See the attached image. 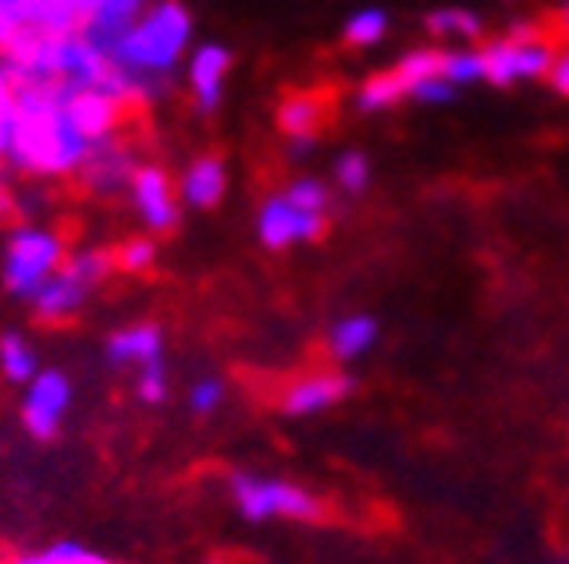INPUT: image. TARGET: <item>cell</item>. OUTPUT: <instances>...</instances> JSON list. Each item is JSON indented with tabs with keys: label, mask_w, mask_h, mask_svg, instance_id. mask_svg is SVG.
I'll use <instances>...</instances> for the list:
<instances>
[{
	"label": "cell",
	"mask_w": 569,
	"mask_h": 564,
	"mask_svg": "<svg viewBox=\"0 0 569 564\" xmlns=\"http://www.w3.org/2000/svg\"><path fill=\"white\" fill-rule=\"evenodd\" d=\"M443 52L439 48H411L396 60V75L408 88V99L419 103H447L455 95V88L443 80Z\"/></svg>",
	"instance_id": "obj_14"
},
{
	"label": "cell",
	"mask_w": 569,
	"mask_h": 564,
	"mask_svg": "<svg viewBox=\"0 0 569 564\" xmlns=\"http://www.w3.org/2000/svg\"><path fill=\"white\" fill-rule=\"evenodd\" d=\"M561 48L553 36L538 24H515L510 32L495 36L482 44V63H487V83L495 88H518V83L550 80L553 60Z\"/></svg>",
	"instance_id": "obj_7"
},
{
	"label": "cell",
	"mask_w": 569,
	"mask_h": 564,
	"mask_svg": "<svg viewBox=\"0 0 569 564\" xmlns=\"http://www.w3.org/2000/svg\"><path fill=\"white\" fill-rule=\"evenodd\" d=\"M96 142L80 131L68 111V88L60 83H20L17 139L9 167L28 178H76Z\"/></svg>",
	"instance_id": "obj_1"
},
{
	"label": "cell",
	"mask_w": 569,
	"mask_h": 564,
	"mask_svg": "<svg viewBox=\"0 0 569 564\" xmlns=\"http://www.w3.org/2000/svg\"><path fill=\"white\" fill-rule=\"evenodd\" d=\"M190 52H194V12L182 0H154L147 17L111 52V60L127 75L131 103H159L167 99L178 63H187Z\"/></svg>",
	"instance_id": "obj_3"
},
{
	"label": "cell",
	"mask_w": 569,
	"mask_h": 564,
	"mask_svg": "<svg viewBox=\"0 0 569 564\" xmlns=\"http://www.w3.org/2000/svg\"><path fill=\"white\" fill-rule=\"evenodd\" d=\"M443 80L451 83L455 91L459 88H471V83L487 80V63H482V48H471V44H462V48H447L443 52Z\"/></svg>",
	"instance_id": "obj_24"
},
{
	"label": "cell",
	"mask_w": 569,
	"mask_h": 564,
	"mask_svg": "<svg viewBox=\"0 0 569 564\" xmlns=\"http://www.w3.org/2000/svg\"><path fill=\"white\" fill-rule=\"evenodd\" d=\"M380 340V324L365 312H352V316H340L337 324L329 328V355L337 363H352V360H365L368 352L376 348Z\"/></svg>",
	"instance_id": "obj_19"
},
{
	"label": "cell",
	"mask_w": 569,
	"mask_h": 564,
	"mask_svg": "<svg viewBox=\"0 0 569 564\" xmlns=\"http://www.w3.org/2000/svg\"><path fill=\"white\" fill-rule=\"evenodd\" d=\"M134 395H139V403H147V406L167 403V395H170L167 363H151V367H142L139 380H134Z\"/></svg>",
	"instance_id": "obj_31"
},
{
	"label": "cell",
	"mask_w": 569,
	"mask_h": 564,
	"mask_svg": "<svg viewBox=\"0 0 569 564\" xmlns=\"http://www.w3.org/2000/svg\"><path fill=\"white\" fill-rule=\"evenodd\" d=\"M40 561L44 564H116V561H107L103 553H96V548L80 545V541H56V545L40 548Z\"/></svg>",
	"instance_id": "obj_30"
},
{
	"label": "cell",
	"mask_w": 569,
	"mask_h": 564,
	"mask_svg": "<svg viewBox=\"0 0 569 564\" xmlns=\"http://www.w3.org/2000/svg\"><path fill=\"white\" fill-rule=\"evenodd\" d=\"M348 391H352V380H348L345 371H305V375H297L281 391V411L293 419H309L337 406Z\"/></svg>",
	"instance_id": "obj_13"
},
{
	"label": "cell",
	"mask_w": 569,
	"mask_h": 564,
	"mask_svg": "<svg viewBox=\"0 0 569 564\" xmlns=\"http://www.w3.org/2000/svg\"><path fill=\"white\" fill-rule=\"evenodd\" d=\"M550 83L558 95L569 99V48H561L558 60H553V71H550Z\"/></svg>",
	"instance_id": "obj_33"
},
{
	"label": "cell",
	"mask_w": 569,
	"mask_h": 564,
	"mask_svg": "<svg viewBox=\"0 0 569 564\" xmlns=\"http://www.w3.org/2000/svg\"><path fill=\"white\" fill-rule=\"evenodd\" d=\"M116 253H107V249H76V253H68L60 273L28 300L32 316L40 324H63V320L80 316L83 304L103 289L107 276L116 273Z\"/></svg>",
	"instance_id": "obj_6"
},
{
	"label": "cell",
	"mask_w": 569,
	"mask_h": 564,
	"mask_svg": "<svg viewBox=\"0 0 569 564\" xmlns=\"http://www.w3.org/2000/svg\"><path fill=\"white\" fill-rule=\"evenodd\" d=\"M162 348H167V340H162V328L159 324H127L119 328V332H111V340H107V363L111 367H151V363H162Z\"/></svg>",
	"instance_id": "obj_15"
},
{
	"label": "cell",
	"mask_w": 569,
	"mask_h": 564,
	"mask_svg": "<svg viewBox=\"0 0 569 564\" xmlns=\"http://www.w3.org/2000/svg\"><path fill=\"white\" fill-rule=\"evenodd\" d=\"M427 32H436L439 40H462V44H471L482 36V17L471 9H462V4H443V9L427 12Z\"/></svg>",
	"instance_id": "obj_22"
},
{
	"label": "cell",
	"mask_w": 569,
	"mask_h": 564,
	"mask_svg": "<svg viewBox=\"0 0 569 564\" xmlns=\"http://www.w3.org/2000/svg\"><path fill=\"white\" fill-rule=\"evenodd\" d=\"M139 167L142 162H139V154H134L131 142H127L123 134H111V139L91 147L88 162L80 167L76 182L96 198H116V194H123V190H131V178Z\"/></svg>",
	"instance_id": "obj_11"
},
{
	"label": "cell",
	"mask_w": 569,
	"mask_h": 564,
	"mask_svg": "<svg viewBox=\"0 0 569 564\" xmlns=\"http://www.w3.org/2000/svg\"><path fill=\"white\" fill-rule=\"evenodd\" d=\"M68 411H71V380L56 367L40 371L24 387V399H20V423H24V431L36 442L56 439Z\"/></svg>",
	"instance_id": "obj_9"
},
{
	"label": "cell",
	"mask_w": 569,
	"mask_h": 564,
	"mask_svg": "<svg viewBox=\"0 0 569 564\" xmlns=\"http://www.w3.org/2000/svg\"><path fill=\"white\" fill-rule=\"evenodd\" d=\"M553 24H558V32L566 36L569 40V0H561V9H558V20H553Z\"/></svg>",
	"instance_id": "obj_36"
},
{
	"label": "cell",
	"mask_w": 569,
	"mask_h": 564,
	"mask_svg": "<svg viewBox=\"0 0 569 564\" xmlns=\"http://www.w3.org/2000/svg\"><path fill=\"white\" fill-rule=\"evenodd\" d=\"M558 564H569V561H558Z\"/></svg>",
	"instance_id": "obj_38"
},
{
	"label": "cell",
	"mask_w": 569,
	"mask_h": 564,
	"mask_svg": "<svg viewBox=\"0 0 569 564\" xmlns=\"http://www.w3.org/2000/svg\"><path fill=\"white\" fill-rule=\"evenodd\" d=\"M24 12L28 0H0V56L9 52V44L24 32Z\"/></svg>",
	"instance_id": "obj_32"
},
{
	"label": "cell",
	"mask_w": 569,
	"mask_h": 564,
	"mask_svg": "<svg viewBox=\"0 0 569 564\" xmlns=\"http://www.w3.org/2000/svg\"><path fill=\"white\" fill-rule=\"evenodd\" d=\"M226 190H230V174H226V162L218 154H198L178 174V198L190 210H213L226 198Z\"/></svg>",
	"instance_id": "obj_16"
},
{
	"label": "cell",
	"mask_w": 569,
	"mask_h": 564,
	"mask_svg": "<svg viewBox=\"0 0 569 564\" xmlns=\"http://www.w3.org/2000/svg\"><path fill=\"white\" fill-rule=\"evenodd\" d=\"M116 261L123 273L142 276V273H151L154 261H159V245H154V238H131L116 249Z\"/></svg>",
	"instance_id": "obj_28"
},
{
	"label": "cell",
	"mask_w": 569,
	"mask_h": 564,
	"mask_svg": "<svg viewBox=\"0 0 569 564\" xmlns=\"http://www.w3.org/2000/svg\"><path fill=\"white\" fill-rule=\"evenodd\" d=\"M388 32H391V20L383 9H356L345 20V44L352 48H376Z\"/></svg>",
	"instance_id": "obj_25"
},
{
	"label": "cell",
	"mask_w": 569,
	"mask_h": 564,
	"mask_svg": "<svg viewBox=\"0 0 569 564\" xmlns=\"http://www.w3.org/2000/svg\"><path fill=\"white\" fill-rule=\"evenodd\" d=\"M68 261V241L52 225L40 221H24L9 233L4 241V256H0V281L12 296L32 300L36 292L44 289Z\"/></svg>",
	"instance_id": "obj_5"
},
{
	"label": "cell",
	"mask_w": 569,
	"mask_h": 564,
	"mask_svg": "<svg viewBox=\"0 0 569 564\" xmlns=\"http://www.w3.org/2000/svg\"><path fill=\"white\" fill-rule=\"evenodd\" d=\"M187 403H190V411H194V415H213V411L226 403L222 375H198V380L187 387Z\"/></svg>",
	"instance_id": "obj_29"
},
{
	"label": "cell",
	"mask_w": 569,
	"mask_h": 564,
	"mask_svg": "<svg viewBox=\"0 0 569 564\" xmlns=\"http://www.w3.org/2000/svg\"><path fill=\"white\" fill-rule=\"evenodd\" d=\"M325 119H329V103L317 91H293V95H284L281 107H277V127H281L284 142L317 139Z\"/></svg>",
	"instance_id": "obj_18"
},
{
	"label": "cell",
	"mask_w": 569,
	"mask_h": 564,
	"mask_svg": "<svg viewBox=\"0 0 569 564\" xmlns=\"http://www.w3.org/2000/svg\"><path fill=\"white\" fill-rule=\"evenodd\" d=\"M332 210V190L320 178H293L258 205V241L273 253L309 245L325 233Z\"/></svg>",
	"instance_id": "obj_4"
},
{
	"label": "cell",
	"mask_w": 569,
	"mask_h": 564,
	"mask_svg": "<svg viewBox=\"0 0 569 564\" xmlns=\"http://www.w3.org/2000/svg\"><path fill=\"white\" fill-rule=\"evenodd\" d=\"M17 83H60V88H99L131 107L127 75L116 68L111 52L91 44L83 32H24L4 52Z\"/></svg>",
	"instance_id": "obj_2"
},
{
	"label": "cell",
	"mask_w": 569,
	"mask_h": 564,
	"mask_svg": "<svg viewBox=\"0 0 569 564\" xmlns=\"http://www.w3.org/2000/svg\"><path fill=\"white\" fill-rule=\"evenodd\" d=\"M40 371H44V367H40V355H36L32 340H28L24 332H4V335H0V375H4V380L28 387Z\"/></svg>",
	"instance_id": "obj_20"
},
{
	"label": "cell",
	"mask_w": 569,
	"mask_h": 564,
	"mask_svg": "<svg viewBox=\"0 0 569 564\" xmlns=\"http://www.w3.org/2000/svg\"><path fill=\"white\" fill-rule=\"evenodd\" d=\"M12 210H17V198H12V190L4 182H0V221L12 218Z\"/></svg>",
	"instance_id": "obj_35"
},
{
	"label": "cell",
	"mask_w": 569,
	"mask_h": 564,
	"mask_svg": "<svg viewBox=\"0 0 569 564\" xmlns=\"http://www.w3.org/2000/svg\"><path fill=\"white\" fill-rule=\"evenodd\" d=\"M17 75H12L4 56H0V162H9L12 139H17Z\"/></svg>",
	"instance_id": "obj_26"
},
{
	"label": "cell",
	"mask_w": 569,
	"mask_h": 564,
	"mask_svg": "<svg viewBox=\"0 0 569 564\" xmlns=\"http://www.w3.org/2000/svg\"><path fill=\"white\" fill-rule=\"evenodd\" d=\"M403 99H408V88H403V80L396 75V68L376 71V75H368V80L356 88V107H360L365 115L391 111V107L403 103Z\"/></svg>",
	"instance_id": "obj_21"
},
{
	"label": "cell",
	"mask_w": 569,
	"mask_h": 564,
	"mask_svg": "<svg viewBox=\"0 0 569 564\" xmlns=\"http://www.w3.org/2000/svg\"><path fill=\"white\" fill-rule=\"evenodd\" d=\"M24 28L32 32H80V20L71 0H28Z\"/></svg>",
	"instance_id": "obj_23"
},
{
	"label": "cell",
	"mask_w": 569,
	"mask_h": 564,
	"mask_svg": "<svg viewBox=\"0 0 569 564\" xmlns=\"http://www.w3.org/2000/svg\"><path fill=\"white\" fill-rule=\"evenodd\" d=\"M151 4H154V0H103V4L91 12V20L80 28V32L88 36L91 44L103 48V52H116V48L127 40V32H131V28L147 17V9H151Z\"/></svg>",
	"instance_id": "obj_17"
},
{
	"label": "cell",
	"mask_w": 569,
	"mask_h": 564,
	"mask_svg": "<svg viewBox=\"0 0 569 564\" xmlns=\"http://www.w3.org/2000/svg\"><path fill=\"white\" fill-rule=\"evenodd\" d=\"M332 182L345 194H365L368 182H372V167H368V159L360 150H348V154L337 159V167H332Z\"/></svg>",
	"instance_id": "obj_27"
},
{
	"label": "cell",
	"mask_w": 569,
	"mask_h": 564,
	"mask_svg": "<svg viewBox=\"0 0 569 564\" xmlns=\"http://www.w3.org/2000/svg\"><path fill=\"white\" fill-rule=\"evenodd\" d=\"M9 564H44V561H40V553H20L17 561H9Z\"/></svg>",
	"instance_id": "obj_37"
},
{
	"label": "cell",
	"mask_w": 569,
	"mask_h": 564,
	"mask_svg": "<svg viewBox=\"0 0 569 564\" xmlns=\"http://www.w3.org/2000/svg\"><path fill=\"white\" fill-rule=\"evenodd\" d=\"M99 4H103V0H71V9H76V20H80V28L88 24L91 12H96Z\"/></svg>",
	"instance_id": "obj_34"
},
{
	"label": "cell",
	"mask_w": 569,
	"mask_h": 564,
	"mask_svg": "<svg viewBox=\"0 0 569 564\" xmlns=\"http://www.w3.org/2000/svg\"><path fill=\"white\" fill-rule=\"evenodd\" d=\"M233 52L226 44H194L187 56V88L202 115H213L226 99V80H230Z\"/></svg>",
	"instance_id": "obj_12"
},
{
	"label": "cell",
	"mask_w": 569,
	"mask_h": 564,
	"mask_svg": "<svg viewBox=\"0 0 569 564\" xmlns=\"http://www.w3.org/2000/svg\"><path fill=\"white\" fill-rule=\"evenodd\" d=\"M127 198H131L134 213H139V221L154 233H170L178 225V213H182V198H178V178H170L162 167H154V162H142L139 170H134L131 178V190H127Z\"/></svg>",
	"instance_id": "obj_10"
},
{
	"label": "cell",
	"mask_w": 569,
	"mask_h": 564,
	"mask_svg": "<svg viewBox=\"0 0 569 564\" xmlns=\"http://www.w3.org/2000/svg\"><path fill=\"white\" fill-rule=\"evenodd\" d=\"M233 505L246 521H312L320 517V502L297 482L284 477H261V474H238L230 477Z\"/></svg>",
	"instance_id": "obj_8"
}]
</instances>
